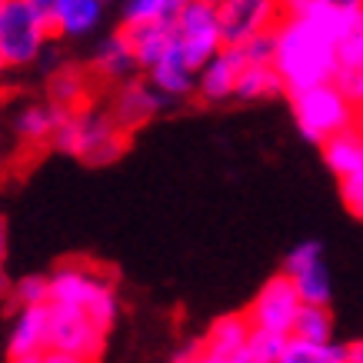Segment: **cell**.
Returning <instances> with one entry per match:
<instances>
[{"label":"cell","instance_id":"obj_1","mask_svg":"<svg viewBox=\"0 0 363 363\" xmlns=\"http://www.w3.org/2000/svg\"><path fill=\"white\" fill-rule=\"evenodd\" d=\"M274 33H277L274 70L277 77L284 80L286 94L333 84L337 70H340L333 40H327L317 27H310L307 21L290 17V13H280Z\"/></svg>","mask_w":363,"mask_h":363},{"label":"cell","instance_id":"obj_2","mask_svg":"<svg viewBox=\"0 0 363 363\" xmlns=\"http://www.w3.org/2000/svg\"><path fill=\"white\" fill-rule=\"evenodd\" d=\"M47 284H50L47 307L77 310L94 320L104 333H111L121 313V300H117L113 277L104 267H94L87 260H67L54 274H47Z\"/></svg>","mask_w":363,"mask_h":363},{"label":"cell","instance_id":"obj_3","mask_svg":"<svg viewBox=\"0 0 363 363\" xmlns=\"http://www.w3.org/2000/svg\"><path fill=\"white\" fill-rule=\"evenodd\" d=\"M60 154L80 157L87 164H113L127 150V133L111 121L107 111L84 107V111L64 113L50 137Z\"/></svg>","mask_w":363,"mask_h":363},{"label":"cell","instance_id":"obj_4","mask_svg":"<svg viewBox=\"0 0 363 363\" xmlns=\"http://www.w3.org/2000/svg\"><path fill=\"white\" fill-rule=\"evenodd\" d=\"M50 37V0H0V57L7 67L37 64Z\"/></svg>","mask_w":363,"mask_h":363},{"label":"cell","instance_id":"obj_5","mask_svg":"<svg viewBox=\"0 0 363 363\" xmlns=\"http://www.w3.org/2000/svg\"><path fill=\"white\" fill-rule=\"evenodd\" d=\"M290 107H294L300 133L310 143H320V147L337 133L353 130V121H357V111L340 97V90L333 84L290 94Z\"/></svg>","mask_w":363,"mask_h":363},{"label":"cell","instance_id":"obj_6","mask_svg":"<svg viewBox=\"0 0 363 363\" xmlns=\"http://www.w3.org/2000/svg\"><path fill=\"white\" fill-rule=\"evenodd\" d=\"M174 40L184 54L187 70L197 74L210 57L223 47L220 23H217V4L210 0H184L174 21Z\"/></svg>","mask_w":363,"mask_h":363},{"label":"cell","instance_id":"obj_7","mask_svg":"<svg viewBox=\"0 0 363 363\" xmlns=\"http://www.w3.org/2000/svg\"><path fill=\"white\" fill-rule=\"evenodd\" d=\"M107 347V333L77 310L47 307V353H64L80 363H97Z\"/></svg>","mask_w":363,"mask_h":363},{"label":"cell","instance_id":"obj_8","mask_svg":"<svg viewBox=\"0 0 363 363\" xmlns=\"http://www.w3.org/2000/svg\"><path fill=\"white\" fill-rule=\"evenodd\" d=\"M280 274L290 277V284H294L303 307H330L333 284H330V270L323 264V247L317 240L300 243V247L286 253Z\"/></svg>","mask_w":363,"mask_h":363},{"label":"cell","instance_id":"obj_9","mask_svg":"<svg viewBox=\"0 0 363 363\" xmlns=\"http://www.w3.org/2000/svg\"><path fill=\"white\" fill-rule=\"evenodd\" d=\"M297 310H300V297H297V290H294V284H290V277L277 274L257 290V297H253L250 307L243 310V317L250 320L253 330L290 337Z\"/></svg>","mask_w":363,"mask_h":363},{"label":"cell","instance_id":"obj_10","mask_svg":"<svg viewBox=\"0 0 363 363\" xmlns=\"http://www.w3.org/2000/svg\"><path fill=\"white\" fill-rule=\"evenodd\" d=\"M280 13L284 11L274 0H223V4H217L223 47H240L257 33L274 30Z\"/></svg>","mask_w":363,"mask_h":363},{"label":"cell","instance_id":"obj_11","mask_svg":"<svg viewBox=\"0 0 363 363\" xmlns=\"http://www.w3.org/2000/svg\"><path fill=\"white\" fill-rule=\"evenodd\" d=\"M280 11L307 21L337 47L353 30V23L360 21L363 4L360 0H290V4H280Z\"/></svg>","mask_w":363,"mask_h":363},{"label":"cell","instance_id":"obj_12","mask_svg":"<svg viewBox=\"0 0 363 363\" xmlns=\"http://www.w3.org/2000/svg\"><path fill=\"white\" fill-rule=\"evenodd\" d=\"M167 104H170V100L160 97L147 80H123L121 87L113 90L111 111L107 113H111V121L117 123L123 133H130V130H137V127H143L150 117H157Z\"/></svg>","mask_w":363,"mask_h":363},{"label":"cell","instance_id":"obj_13","mask_svg":"<svg viewBox=\"0 0 363 363\" xmlns=\"http://www.w3.org/2000/svg\"><path fill=\"white\" fill-rule=\"evenodd\" d=\"M243 67H247V60H243V54L237 47H220V50L194 74V90H197L203 100H210V104L230 100Z\"/></svg>","mask_w":363,"mask_h":363},{"label":"cell","instance_id":"obj_14","mask_svg":"<svg viewBox=\"0 0 363 363\" xmlns=\"http://www.w3.org/2000/svg\"><path fill=\"white\" fill-rule=\"evenodd\" d=\"M250 333H253V327L243 313H223V317H217L210 323V330L197 343V357H207V360L233 357V353H240L247 347Z\"/></svg>","mask_w":363,"mask_h":363},{"label":"cell","instance_id":"obj_15","mask_svg":"<svg viewBox=\"0 0 363 363\" xmlns=\"http://www.w3.org/2000/svg\"><path fill=\"white\" fill-rule=\"evenodd\" d=\"M104 21L100 0H50V30L54 37H87Z\"/></svg>","mask_w":363,"mask_h":363},{"label":"cell","instance_id":"obj_16","mask_svg":"<svg viewBox=\"0 0 363 363\" xmlns=\"http://www.w3.org/2000/svg\"><path fill=\"white\" fill-rule=\"evenodd\" d=\"M90 74L84 67H74V64H64L57 67L50 80H47V104L57 107L64 113H74V111H84L90 107Z\"/></svg>","mask_w":363,"mask_h":363},{"label":"cell","instance_id":"obj_17","mask_svg":"<svg viewBox=\"0 0 363 363\" xmlns=\"http://www.w3.org/2000/svg\"><path fill=\"white\" fill-rule=\"evenodd\" d=\"M121 33L130 44L137 70H154L164 60L170 40H174V27L170 23H130V27H121Z\"/></svg>","mask_w":363,"mask_h":363},{"label":"cell","instance_id":"obj_18","mask_svg":"<svg viewBox=\"0 0 363 363\" xmlns=\"http://www.w3.org/2000/svg\"><path fill=\"white\" fill-rule=\"evenodd\" d=\"M133 70H137V64H133L130 44H127V37H123L121 27H117V30L107 33L97 44V50L90 57L87 74H97L100 80H117V84H123V80H133Z\"/></svg>","mask_w":363,"mask_h":363},{"label":"cell","instance_id":"obj_19","mask_svg":"<svg viewBox=\"0 0 363 363\" xmlns=\"http://www.w3.org/2000/svg\"><path fill=\"white\" fill-rule=\"evenodd\" d=\"M11 357H44L47 353V307H23L17 310L7 337Z\"/></svg>","mask_w":363,"mask_h":363},{"label":"cell","instance_id":"obj_20","mask_svg":"<svg viewBox=\"0 0 363 363\" xmlns=\"http://www.w3.org/2000/svg\"><path fill=\"white\" fill-rule=\"evenodd\" d=\"M147 84L164 100H180V97H190V94H194V70H187L177 40H170L164 60H160L154 70H147Z\"/></svg>","mask_w":363,"mask_h":363},{"label":"cell","instance_id":"obj_21","mask_svg":"<svg viewBox=\"0 0 363 363\" xmlns=\"http://www.w3.org/2000/svg\"><path fill=\"white\" fill-rule=\"evenodd\" d=\"M320 150H323L327 170H330L337 180H347V177L363 170V133H357V130L337 133V137H330Z\"/></svg>","mask_w":363,"mask_h":363},{"label":"cell","instance_id":"obj_22","mask_svg":"<svg viewBox=\"0 0 363 363\" xmlns=\"http://www.w3.org/2000/svg\"><path fill=\"white\" fill-rule=\"evenodd\" d=\"M60 117H64V111H57L50 104H27V107L17 113L13 130H17V137H21L23 143H50Z\"/></svg>","mask_w":363,"mask_h":363},{"label":"cell","instance_id":"obj_23","mask_svg":"<svg viewBox=\"0 0 363 363\" xmlns=\"http://www.w3.org/2000/svg\"><path fill=\"white\" fill-rule=\"evenodd\" d=\"M277 94H284V80L277 77L274 64H247L233 87L237 100H270Z\"/></svg>","mask_w":363,"mask_h":363},{"label":"cell","instance_id":"obj_24","mask_svg":"<svg viewBox=\"0 0 363 363\" xmlns=\"http://www.w3.org/2000/svg\"><path fill=\"white\" fill-rule=\"evenodd\" d=\"M290 340L300 343H330L333 340V313L330 307H303L300 303L294 327H290Z\"/></svg>","mask_w":363,"mask_h":363},{"label":"cell","instance_id":"obj_25","mask_svg":"<svg viewBox=\"0 0 363 363\" xmlns=\"http://www.w3.org/2000/svg\"><path fill=\"white\" fill-rule=\"evenodd\" d=\"M184 0H127L121 11V27L130 23H170L174 27Z\"/></svg>","mask_w":363,"mask_h":363},{"label":"cell","instance_id":"obj_26","mask_svg":"<svg viewBox=\"0 0 363 363\" xmlns=\"http://www.w3.org/2000/svg\"><path fill=\"white\" fill-rule=\"evenodd\" d=\"M284 363H347V343H300L286 337Z\"/></svg>","mask_w":363,"mask_h":363},{"label":"cell","instance_id":"obj_27","mask_svg":"<svg viewBox=\"0 0 363 363\" xmlns=\"http://www.w3.org/2000/svg\"><path fill=\"white\" fill-rule=\"evenodd\" d=\"M13 300L17 307H47L50 300V284H47V274H30V277H21L13 284Z\"/></svg>","mask_w":363,"mask_h":363},{"label":"cell","instance_id":"obj_28","mask_svg":"<svg viewBox=\"0 0 363 363\" xmlns=\"http://www.w3.org/2000/svg\"><path fill=\"white\" fill-rule=\"evenodd\" d=\"M247 350H250V360H253V363H284L286 337L253 330L250 340H247Z\"/></svg>","mask_w":363,"mask_h":363},{"label":"cell","instance_id":"obj_29","mask_svg":"<svg viewBox=\"0 0 363 363\" xmlns=\"http://www.w3.org/2000/svg\"><path fill=\"white\" fill-rule=\"evenodd\" d=\"M337 67L343 70H363V13L353 23V30L337 44Z\"/></svg>","mask_w":363,"mask_h":363},{"label":"cell","instance_id":"obj_30","mask_svg":"<svg viewBox=\"0 0 363 363\" xmlns=\"http://www.w3.org/2000/svg\"><path fill=\"white\" fill-rule=\"evenodd\" d=\"M274 47H277V33L274 30H264L250 37L247 44H240L237 50L243 54L247 64H274Z\"/></svg>","mask_w":363,"mask_h":363},{"label":"cell","instance_id":"obj_31","mask_svg":"<svg viewBox=\"0 0 363 363\" xmlns=\"http://www.w3.org/2000/svg\"><path fill=\"white\" fill-rule=\"evenodd\" d=\"M333 87L340 90V97L350 104L353 111L363 104V70H337V77H333Z\"/></svg>","mask_w":363,"mask_h":363},{"label":"cell","instance_id":"obj_32","mask_svg":"<svg viewBox=\"0 0 363 363\" xmlns=\"http://www.w3.org/2000/svg\"><path fill=\"white\" fill-rule=\"evenodd\" d=\"M340 197H343V207L350 210L353 217L363 220V170L347 177V180H340Z\"/></svg>","mask_w":363,"mask_h":363},{"label":"cell","instance_id":"obj_33","mask_svg":"<svg viewBox=\"0 0 363 363\" xmlns=\"http://www.w3.org/2000/svg\"><path fill=\"white\" fill-rule=\"evenodd\" d=\"M347 363H363V340L347 343Z\"/></svg>","mask_w":363,"mask_h":363},{"label":"cell","instance_id":"obj_34","mask_svg":"<svg viewBox=\"0 0 363 363\" xmlns=\"http://www.w3.org/2000/svg\"><path fill=\"white\" fill-rule=\"evenodd\" d=\"M170 363H197V343H194V347H187V350H180Z\"/></svg>","mask_w":363,"mask_h":363},{"label":"cell","instance_id":"obj_35","mask_svg":"<svg viewBox=\"0 0 363 363\" xmlns=\"http://www.w3.org/2000/svg\"><path fill=\"white\" fill-rule=\"evenodd\" d=\"M40 360L44 363H80V360H74V357H64V353H44Z\"/></svg>","mask_w":363,"mask_h":363},{"label":"cell","instance_id":"obj_36","mask_svg":"<svg viewBox=\"0 0 363 363\" xmlns=\"http://www.w3.org/2000/svg\"><path fill=\"white\" fill-rule=\"evenodd\" d=\"M7 257V223H4V217H0V260Z\"/></svg>","mask_w":363,"mask_h":363},{"label":"cell","instance_id":"obj_37","mask_svg":"<svg viewBox=\"0 0 363 363\" xmlns=\"http://www.w3.org/2000/svg\"><path fill=\"white\" fill-rule=\"evenodd\" d=\"M353 130L357 133H363V104L357 107V121H353Z\"/></svg>","mask_w":363,"mask_h":363},{"label":"cell","instance_id":"obj_38","mask_svg":"<svg viewBox=\"0 0 363 363\" xmlns=\"http://www.w3.org/2000/svg\"><path fill=\"white\" fill-rule=\"evenodd\" d=\"M7 363H44L40 357H11Z\"/></svg>","mask_w":363,"mask_h":363},{"label":"cell","instance_id":"obj_39","mask_svg":"<svg viewBox=\"0 0 363 363\" xmlns=\"http://www.w3.org/2000/svg\"><path fill=\"white\" fill-rule=\"evenodd\" d=\"M4 70H7V64H4V57H0V74H4Z\"/></svg>","mask_w":363,"mask_h":363}]
</instances>
